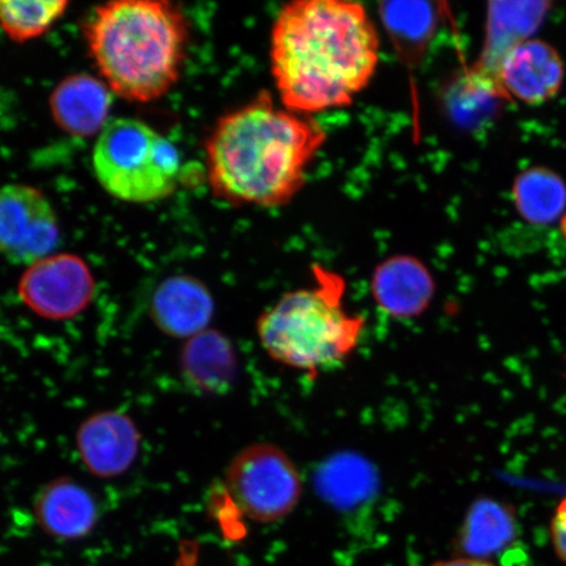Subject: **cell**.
Instances as JSON below:
<instances>
[{
	"instance_id": "13",
	"label": "cell",
	"mask_w": 566,
	"mask_h": 566,
	"mask_svg": "<svg viewBox=\"0 0 566 566\" xmlns=\"http://www.w3.org/2000/svg\"><path fill=\"white\" fill-rule=\"evenodd\" d=\"M214 308V300L200 280L172 275L155 290L150 317L161 334L189 339L209 329Z\"/></svg>"
},
{
	"instance_id": "10",
	"label": "cell",
	"mask_w": 566,
	"mask_h": 566,
	"mask_svg": "<svg viewBox=\"0 0 566 566\" xmlns=\"http://www.w3.org/2000/svg\"><path fill=\"white\" fill-rule=\"evenodd\" d=\"M75 440L84 467L103 479L123 475L136 462L140 448L137 424L118 410L90 416L77 429Z\"/></svg>"
},
{
	"instance_id": "18",
	"label": "cell",
	"mask_w": 566,
	"mask_h": 566,
	"mask_svg": "<svg viewBox=\"0 0 566 566\" xmlns=\"http://www.w3.org/2000/svg\"><path fill=\"white\" fill-rule=\"evenodd\" d=\"M513 200L525 221L551 224L566 210V184L549 168L531 167L516 176Z\"/></svg>"
},
{
	"instance_id": "22",
	"label": "cell",
	"mask_w": 566,
	"mask_h": 566,
	"mask_svg": "<svg viewBox=\"0 0 566 566\" xmlns=\"http://www.w3.org/2000/svg\"><path fill=\"white\" fill-rule=\"evenodd\" d=\"M431 566H494L491 562L479 560V558L459 557L448 562H438Z\"/></svg>"
},
{
	"instance_id": "9",
	"label": "cell",
	"mask_w": 566,
	"mask_h": 566,
	"mask_svg": "<svg viewBox=\"0 0 566 566\" xmlns=\"http://www.w3.org/2000/svg\"><path fill=\"white\" fill-rule=\"evenodd\" d=\"M564 77L562 55L539 39H530L514 46L495 71V81L504 94L527 105L552 101L560 92Z\"/></svg>"
},
{
	"instance_id": "20",
	"label": "cell",
	"mask_w": 566,
	"mask_h": 566,
	"mask_svg": "<svg viewBox=\"0 0 566 566\" xmlns=\"http://www.w3.org/2000/svg\"><path fill=\"white\" fill-rule=\"evenodd\" d=\"M381 7L385 24L399 39L422 40L433 31L434 12L428 3H386Z\"/></svg>"
},
{
	"instance_id": "5",
	"label": "cell",
	"mask_w": 566,
	"mask_h": 566,
	"mask_svg": "<svg viewBox=\"0 0 566 566\" xmlns=\"http://www.w3.org/2000/svg\"><path fill=\"white\" fill-rule=\"evenodd\" d=\"M92 167L106 193L119 201L153 203L172 196L181 172L171 140L136 118H111L98 134Z\"/></svg>"
},
{
	"instance_id": "16",
	"label": "cell",
	"mask_w": 566,
	"mask_h": 566,
	"mask_svg": "<svg viewBox=\"0 0 566 566\" xmlns=\"http://www.w3.org/2000/svg\"><path fill=\"white\" fill-rule=\"evenodd\" d=\"M548 6L543 2L492 3L488 12L486 40L476 67L478 73L497 83L495 71L501 60L521 42L533 39L531 35L546 18Z\"/></svg>"
},
{
	"instance_id": "14",
	"label": "cell",
	"mask_w": 566,
	"mask_h": 566,
	"mask_svg": "<svg viewBox=\"0 0 566 566\" xmlns=\"http://www.w3.org/2000/svg\"><path fill=\"white\" fill-rule=\"evenodd\" d=\"M35 521L45 534L62 541L87 536L98 520L97 502L87 488L69 478H60L41 488L35 495Z\"/></svg>"
},
{
	"instance_id": "8",
	"label": "cell",
	"mask_w": 566,
	"mask_h": 566,
	"mask_svg": "<svg viewBox=\"0 0 566 566\" xmlns=\"http://www.w3.org/2000/svg\"><path fill=\"white\" fill-rule=\"evenodd\" d=\"M96 283L86 261L73 253H53L30 266L18 285L25 306L49 321H67L94 300Z\"/></svg>"
},
{
	"instance_id": "1",
	"label": "cell",
	"mask_w": 566,
	"mask_h": 566,
	"mask_svg": "<svg viewBox=\"0 0 566 566\" xmlns=\"http://www.w3.org/2000/svg\"><path fill=\"white\" fill-rule=\"evenodd\" d=\"M377 27L364 4L296 0L274 19L271 67L280 103L300 115L345 108L379 65Z\"/></svg>"
},
{
	"instance_id": "12",
	"label": "cell",
	"mask_w": 566,
	"mask_h": 566,
	"mask_svg": "<svg viewBox=\"0 0 566 566\" xmlns=\"http://www.w3.org/2000/svg\"><path fill=\"white\" fill-rule=\"evenodd\" d=\"M113 92L86 73L71 74L56 84L49 98L53 122L73 138L98 137L111 122Z\"/></svg>"
},
{
	"instance_id": "11",
	"label": "cell",
	"mask_w": 566,
	"mask_h": 566,
	"mask_svg": "<svg viewBox=\"0 0 566 566\" xmlns=\"http://www.w3.org/2000/svg\"><path fill=\"white\" fill-rule=\"evenodd\" d=\"M371 292L385 314L409 321L429 308L436 295V281L419 259L398 254L375 268Z\"/></svg>"
},
{
	"instance_id": "7",
	"label": "cell",
	"mask_w": 566,
	"mask_h": 566,
	"mask_svg": "<svg viewBox=\"0 0 566 566\" xmlns=\"http://www.w3.org/2000/svg\"><path fill=\"white\" fill-rule=\"evenodd\" d=\"M60 223L49 198L27 184L0 188V254L30 266L60 245Z\"/></svg>"
},
{
	"instance_id": "21",
	"label": "cell",
	"mask_w": 566,
	"mask_h": 566,
	"mask_svg": "<svg viewBox=\"0 0 566 566\" xmlns=\"http://www.w3.org/2000/svg\"><path fill=\"white\" fill-rule=\"evenodd\" d=\"M551 539L557 556L566 563V497L560 501L552 516Z\"/></svg>"
},
{
	"instance_id": "3",
	"label": "cell",
	"mask_w": 566,
	"mask_h": 566,
	"mask_svg": "<svg viewBox=\"0 0 566 566\" xmlns=\"http://www.w3.org/2000/svg\"><path fill=\"white\" fill-rule=\"evenodd\" d=\"M84 35L113 94L150 103L179 82L189 21L179 6L166 0H116L92 11Z\"/></svg>"
},
{
	"instance_id": "17",
	"label": "cell",
	"mask_w": 566,
	"mask_h": 566,
	"mask_svg": "<svg viewBox=\"0 0 566 566\" xmlns=\"http://www.w3.org/2000/svg\"><path fill=\"white\" fill-rule=\"evenodd\" d=\"M515 537L514 515L500 502H473L459 531L457 548L463 557L488 558L501 554Z\"/></svg>"
},
{
	"instance_id": "2",
	"label": "cell",
	"mask_w": 566,
	"mask_h": 566,
	"mask_svg": "<svg viewBox=\"0 0 566 566\" xmlns=\"http://www.w3.org/2000/svg\"><path fill=\"white\" fill-rule=\"evenodd\" d=\"M325 140L313 116L260 92L212 127L205 147L211 192L238 207H285L303 189Z\"/></svg>"
},
{
	"instance_id": "19",
	"label": "cell",
	"mask_w": 566,
	"mask_h": 566,
	"mask_svg": "<svg viewBox=\"0 0 566 566\" xmlns=\"http://www.w3.org/2000/svg\"><path fill=\"white\" fill-rule=\"evenodd\" d=\"M66 0H0V28L13 42L41 38L65 17Z\"/></svg>"
},
{
	"instance_id": "15",
	"label": "cell",
	"mask_w": 566,
	"mask_h": 566,
	"mask_svg": "<svg viewBox=\"0 0 566 566\" xmlns=\"http://www.w3.org/2000/svg\"><path fill=\"white\" fill-rule=\"evenodd\" d=\"M180 371L187 385L207 395L230 391L238 377V356L230 339L216 329L189 338L180 354Z\"/></svg>"
},
{
	"instance_id": "4",
	"label": "cell",
	"mask_w": 566,
	"mask_h": 566,
	"mask_svg": "<svg viewBox=\"0 0 566 566\" xmlns=\"http://www.w3.org/2000/svg\"><path fill=\"white\" fill-rule=\"evenodd\" d=\"M314 285L283 294L261 314L258 336L275 363L316 374L348 358L357 349L365 318L344 306L343 275L313 268Z\"/></svg>"
},
{
	"instance_id": "6",
	"label": "cell",
	"mask_w": 566,
	"mask_h": 566,
	"mask_svg": "<svg viewBox=\"0 0 566 566\" xmlns=\"http://www.w3.org/2000/svg\"><path fill=\"white\" fill-rule=\"evenodd\" d=\"M224 484L240 512L259 523L286 518L303 494L301 473L292 458L269 442L240 450L226 471Z\"/></svg>"
}]
</instances>
